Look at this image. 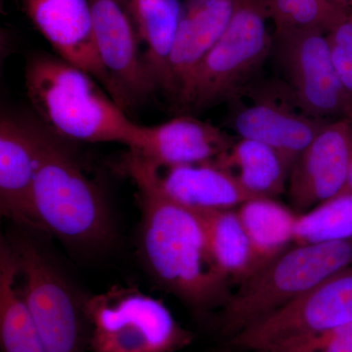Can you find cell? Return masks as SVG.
<instances>
[{
  "mask_svg": "<svg viewBox=\"0 0 352 352\" xmlns=\"http://www.w3.org/2000/svg\"><path fill=\"white\" fill-rule=\"evenodd\" d=\"M207 234L208 247L220 271L242 283L256 271L251 244L235 210H196Z\"/></svg>",
  "mask_w": 352,
  "mask_h": 352,
  "instance_id": "cell-22",
  "label": "cell"
},
{
  "mask_svg": "<svg viewBox=\"0 0 352 352\" xmlns=\"http://www.w3.org/2000/svg\"><path fill=\"white\" fill-rule=\"evenodd\" d=\"M267 20L259 0H234L226 31L197 69L180 106L201 112L240 97L270 57Z\"/></svg>",
  "mask_w": 352,
  "mask_h": 352,
  "instance_id": "cell-5",
  "label": "cell"
},
{
  "mask_svg": "<svg viewBox=\"0 0 352 352\" xmlns=\"http://www.w3.org/2000/svg\"><path fill=\"white\" fill-rule=\"evenodd\" d=\"M214 162L230 170L241 184L258 198L274 199L284 193L294 166L271 146L243 138L234 142Z\"/></svg>",
  "mask_w": 352,
  "mask_h": 352,
  "instance_id": "cell-19",
  "label": "cell"
},
{
  "mask_svg": "<svg viewBox=\"0 0 352 352\" xmlns=\"http://www.w3.org/2000/svg\"><path fill=\"white\" fill-rule=\"evenodd\" d=\"M88 1L95 44L112 82L113 99L126 112L157 92L138 31L124 0Z\"/></svg>",
  "mask_w": 352,
  "mask_h": 352,
  "instance_id": "cell-10",
  "label": "cell"
},
{
  "mask_svg": "<svg viewBox=\"0 0 352 352\" xmlns=\"http://www.w3.org/2000/svg\"><path fill=\"white\" fill-rule=\"evenodd\" d=\"M92 352H175L193 335L162 300L138 289L113 286L87 298Z\"/></svg>",
  "mask_w": 352,
  "mask_h": 352,
  "instance_id": "cell-7",
  "label": "cell"
},
{
  "mask_svg": "<svg viewBox=\"0 0 352 352\" xmlns=\"http://www.w3.org/2000/svg\"><path fill=\"white\" fill-rule=\"evenodd\" d=\"M333 64L352 97V11L327 34Z\"/></svg>",
  "mask_w": 352,
  "mask_h": 352,
  "instance_id": "cell-26",
  "label": "cell"
},
{
  "mask_svg": "<svg viewBox=\"0 0 352 352\" xmlns=\"http://www.w3.org/2000/svg\"><path fill=\"white\" fill-rule=\"evenodd\" d=\"M352 323V265L228 340L239 351L263 352Z\"/></svg>",
  "mask_w": 352,
  "mask_h": 352,
  "instance_id": "cell-9",
  "label": "cell"
},
{
  "mask_svg": "<svg viewBox=\"0 0 352 352\" xmlns=\"http://www.w3.org/2000/svg\"><path fill=\"white\" fill-rule=\"evenodd\" d=\"M351 265L352 239L294 244L231 294L220 315L221 333L231 339Z\"/></svg>",
  "mask_w": 352,
  "mask_h": 352,
  "instance_id": "cell-4",
  "label": "cell"
},
{
  "mask_svg": "<svg viewBox=\"0 0 352 352\" xmlns=\"http://www.w3.org/2000/svg\"><path fill=\"white\" fill-rule=\"evenodd\" d=\"M271 56L300 111L320 120L352 118V97L333 64L327 34L275 32Z\"/></svg>",
  "mask_w": 352,
  "mask_h": 352,
  "instance_id": "cell-8",
  "label": "cell"
},
{
  "mask_svg": "<svg viewBox=\"0 0 352 352\" xmlns=\"http://www.w3.org/2000/svg\"><path fill=\"white\" fill-rule=\"evenodd\" d=\"M231 103L235 104L230 116L231 127L240 138L271 146L293 164L330 122L310 117L271 98L256 99L248 105L237 100Z\"/></svg>",
  "mask_w": 352,
  "mask_h": 352,
  "instance_id": "cell-15",
  "label": "cell"
},
{
  "mask_svg": "<svg viewBox=\"0 0 352 352\" xmlns=\"http://www.w3.org/2000/svg\"><path fill=\"white\" fill-rule=\"evenodd\" d=\"M263 352H352V323L291 340Z\"/></svg>",
  "mask_w": 352,
  "mask_h": 352,
  "instance_id": "cell-25",
  "label": "cell"
},
{
  "mask_svg": "<svg viewBox=\"0 0 352 352\" xmlns=\"http://www.w3.org/2000/svg\"><path fill=\"white\" fill-rule=\"evenodd\" d=\"M18 268L9 241L0 243V342L3 352H47L18 288Z\"/></svg>",
  "mask_w": 352,
  "mask_h": 352,
  "instance_id": "cell-20",
  "label": "cell"
},
{
  "mask_svg": "<svg viewBox=\"0 0 352 352\" xmlns=\"http://www.w3.org/2000/svg\"><path fill=\"white\" fill-rule=\"evenodd\" d=\"M27 96L41 122L59 138L113 142L134 149L142 126L132 122L94 76L58 55L32 54L25 64Z\"/></svg>",
  "mask_w": 352,
  "mask_h": 352,
  "instance_id": "cell-2",
  "label": "cell"
},
{
  "mask_svg": "<svg viewBox=\"0 0 352 352\" xmlns=\"http://www.w3.org/2000/svg\"><path fill=\"white\" fill-rule=\"evenodd\" d=\"M36 170V152L24 120L2 113L0 212L18 226L43 231L34 208Z\"/></svg>",
  "mask_w": 352,
  "mask_h": 352,
  "instance_id": "cell-16",
  "label": "cell"
},
{
  "mask_svg": "<svg viewBox=\"0 0 352 352\" xmlns=\"http://www.w3.org/2000/svg\"><path fill=\"white\" fill-rule=\"evenodd\" d=\"M352 239V193L344 192L298 214L295 244Z\"/></svg>",
  "mask_w": 352,
  "mask_h": 352,
  "instance_id": "cell-24",
  "label": "cell"
},
{
  "mask_svg": "<svg viewBox=\"0 0 352 352\" xmlns=\"http://www.w3.org/2000/svg\"><path fill=\"white\" fill-rule=\"evenodd\" d=\"M23 120L36 152L34 208L41 229L76 250L105 249L113 239V221L101 189L61 138L39 120Z\"/></svg>",
  "mask_w": 352,
  "mask_h": 352,
  "instance_id": "cell-3",
  "label": "cell"
},
{
  "mask_svg": "<svg viewBox=\"0 0 352 352\" xmlns=\"http://www.w3.org/2000/svg\"><path fill=\"white\" fill-rule=\"evenodd\" d=\"M344 192L352 193V163L351 170H349V177H347L346 187H344V191H342V193H344Z\"/></svg>",
  "mask_w": 352,
  "mask_h": 352,
  "instance_id": "cell-28",
  "label": "cell"
},
{
  "mask_svg": "<svg viewBox=\"0 0 352 352\" xmlns=\"http://www.w3.org/2000/svg\"><path fill=\"white\" fill-rule=\"evenodd\" d=\"M24 298L47 352L89 351L90 323L85 298L66 274L25 236L9 240Z\"/></svg>",
  "mask_w": 352,
  "mask_h": 352,
  "instance_id": "cell-6",
  "label": "cell"
},
{
  "mask_svg": "<svg viewBox=\"0 0 352 352\" xmlns=\"http://www.w3.org/2000/svg\"><path fill=\"white\" fill-rule=\"evenodd\" d=\"M336 3L339 4L340 7L346 9V11L351 12L352 11V0H333Z\"/></svg>",
  "mask_w": 352,
  "mask_h": 352,
  "instance_id": "cell-27",
  "label": "cell"
},
{
  "mask_svg": "<svg viewBox=\"0 0 352 352\" xmlns=\"http://www.w3.org/2000/svg\"><path fill=\"white\" fill-rule=\"evenodd\" d=\"M251 244L256 271L295 244L298 214L272 198L254 199L237 208Z\"/></svg>",
  "mask_w": 352,
  "mask_h": 352,
  "instance_id": "cell-21",
  "label": "cell"
},
{
  "mask_svg": "<svg viewBox=\"0 0 352 352\" xmlns=\"http://www.w3.org/2000/svg\"><path fill=\"white\" fill-rule=\"evenodd\" d=\"M157 91L168 94V62L184 7L179 0H124Z\"/></svg>",
  "mask_w": 352,
  "mask_h": 352,
  "instance_id": "cell-18",
  "label": "cell"
},
{
  "mask_svg": "<svg viewBox=\"0 0 352 352\" xmlns=\"http://www.w3.org/2000/svg\"><path fill=\"white\" fill-rule=\"evenodd\" d=\"M124 171L132 182L147 183L170 200L194 210H235L258 199L230 170L214 161L154 168L129 152Z\"/></svg>",
  "mask_w": 352,
  "mask_h": 352,
  "instance_id": "cell-11",
  "label": "cell"
},
{
  "mask_svg": "<svg viewBox=\"0 0 352 352\" xmlns=\"http://www.w3.org/2000/svg\"><path fill=\"white\" fill-rule=\"evenodd\" d=\"M138 189L139 251L160 287L199 312L226 305L229 282L210 252L200 214L144 182Z\"/></svg>",
  "mask_w": 352,
  "mask_h": 352,
  "instance_id": "cell-1",
  "label": "cell"
},
{
  "mask_svg": "<svg viewBox=\"0 0 352 352\" xmlns=\"http://www.w3.org/2000/svg\"><path fill=\"white\" fill-rule=\"evenodd\" d=\"M352 163V118L328 122L298 157L289 173L291 208L302 214L339 195Z\"/></svg>",
  "mask_w": 352,
  "mask_h": 352,
  "instance_id": "cell-12",
  "label": "cell"
},
{
  "mask_svg": "<svg viewBox=\"0 0 352 352\" xmlns=\"http://www.w3.org/2000/svg\"><path fill=\"white\" fill-rule=\"evenodd\" d=\"M235 141L210 122L180 116L163 124L142 126L140 144L129 152L154 168L214 161Z\"/></svg>",
  "mask_w": 352,
  "mask_h": 352,
  "instance_id": "cell-14",
  "label": "cell"
},
{
  "mask_svg": "<svg viewBox=\"0 0 352 352\" xmlns=\"http://www.w3.org/2000/svg\"><path fill=\"white\" fill-rule=\"evenodd\" d=\"M275 32L328 34L349 13L333 0H259Z\"/></svg>",
  "mask_w": 352,
  "mask_h": 352,
  "instance_id": "cell-23",
  "label": "cell"
},
{
  "mask_svg": "<svg viewBox=\"0 0 352 352\" xmlns=\"http://www.w3.org/2000/svg\"><path fill=\"white\" fill-rule=\"evenodd\" d=\"M183 7L168 62V95L179 105L197 69L226 31L234 0H212L201 6Z\"/></svg>",
  "mask_w": 352,
  "mask_h": 352,
  "instance_id": "cell-17",
  "label": "cell"
},
{
  "mask_svg": "<svg viewBox=\"0 0 352 352\" xmlns=\"http://www.w3.org/2000/svg\"><path fill=\"white\" fill-rule=\"evenodd\" d=\"M25 13L58 56L94 76L113 98L97 51L88 0H23ZM115 100V99H113Z\"/></svg>",
  "mask_w": 352,
  "mask_h": 352,
  "instance_id": "cell-13",
  "label": "cell"
}]
</instances>
